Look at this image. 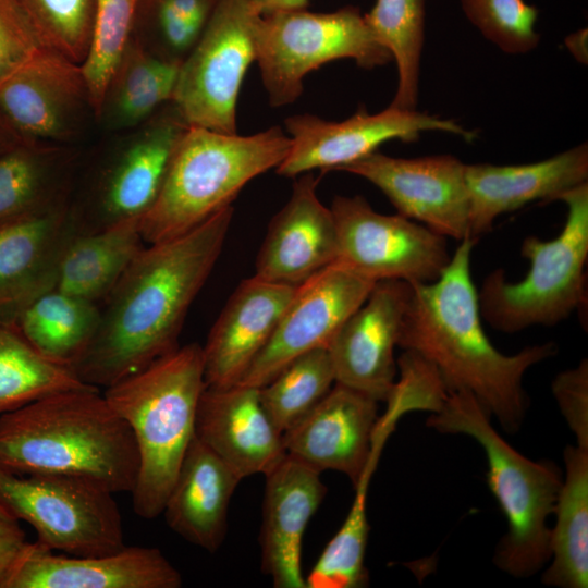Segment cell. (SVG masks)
Listing matches in <instances>:
<instances>
[{
	"instance_id": "obj_1",
	"label": "cell",
	"mask_w": 588,
	"mask_h": 588,
	"mask_svg": "<svg viewBox=\"0 0 588 588\" xmlns=\"http://www.w3.org/2000/svg\"><path fill=\"white\" fill-rule=\"evenodd\" d=\"M233 213L225 207L184 234L146 244L100 305L97 332L72 368L81 381L106 389L179 347Z\"/></svg>"
},
{
	"instance_id": "obj_2",
	"label": "cell",
	"mask_w": 588,
	"mask_h": 588,
	"mask_svg": "<svg viewBox=\"0 0 588 588\" xmlns=\"http://www.w3.org/2000/svg\"><path fill=\"white\" fill-rule=\"evenodd\" d=\"M474 244L461 241L434 281L411 284L397 346L432 366L446 391L470 392L504 430L516 432L528 406L524 376L558 347L547 342L505 355L493 346L471 277Z\"/></svg>"
},
{
	"instance_id": "obj_3",
	"label": "cell",
	"mask_w": 588,
	"mask_h": 588,
	"mask_svg": "<svg viewBox=\"0 0 588 588\" xmlns=\"http://www.w3.org/2000/svg\"><path fill=\"white\" fill-rule=\"evenodd\" d=\"M138 452L127 422L95 387L57 392L0 416V467L132 492Z\"/></svg>"
},
{
	"instance_id": "obj_4",
	"label": "cell",
	"mask_w": 588,
	"mask_h": 588,
	"mask_svg": "<svg viewBox=\"0 0 588 588\" xmlns=\"http://www.w3.org/2000/svg\"><path fill=\"white\" fill-rule=\"evenodd\" d=\"M205 388L203 348L191 343L103 392L110 406L130 426L136 442L139 463L131 493L133 510L143 518L162 514L195 437L196 412Z\"/></svg>"
},
{
	"instance_id": "obj_5",
	"label": "cell",
	"mask_w": 588,
	"mask_h": 588,
	"mask_svg": "<svg viewBox=\"0 0 588 588\" xmlns=\"http://www.w3.org/2000/svg\"><path fill=\"white\" fill-rule=\"evenodd\" d=\"M427 426L441 433L475 439L487 458V481L507 522L493 562L517 578L535 575L550 560L548 518L562 487L559 467L535 462L511 446L494 429L491 416L468 391H448Z\"/></svg>"
},
{
	"instance_id": "obj_6",
	"label": "cell",
	"mask_w": 588,
	"mask_h": 588,
	"mask_svg": "<svg viewBox=\"0 0 588 588\" xmlns=\"http://www.w3.org/2000/svg\"><path fill=\"white\" fill-rule=\"evenodd\" d=\"M290 146L280 126L246 136L188 126L155 203L139 220L145 243L184 234L232 206L247 183L282 162Z\"/></svg>"
},
{
	"instance_id": "obj_7",
	"label": "cell",
	"mask_w": 588,
	"mask_h": 588,
	"mask_svg": "<svg viewBox=\"0 0 588 588\" xmlns=\"http://www.w3.org/2000/svg\"><path fill=\"white\" fill-rule=\"evenodd\" d=\"M555 200L567 211L560 234L552 240L525 237L520 255L529 262L516 282L494 269L477 291L481 318L503 333L530 327L555 326L587 306L588 183L561 193Z\"/></svg>"
},
{
	"instance_id": "obj_8",
	"label": "cell",
	"mask_w": 588,
	"mask_h": 588,
	"mask_svg": "<svg viewBox=\"0 0 588 588\" xmlns=\"http://www.w3.org/2000/svg\"><path fill=\"white\" fill-rule=\"evenodd\" d=\"M255 45V61L272 107L294 102L306 75L328 62L352 59L372 69L392 60L354 7L329 13L299 9L259 15Z\"/></svg>"
},
{
	"instance_id": "obj_9",
	"label": "cell",
	"mask_w": 588,
	"mask_h": 588,
	"mask_svg": "<svg viewBox=\"0 0 588 588\" xmlns=\"http://www.w3.org/2000/svg\"><path fill=\"white\" fill-rule=\"evenodd\" d=\"M112 494L69 477L0 467V504L35 529L37 542L65 554L101 555L125 547Z\"/></svg>"
},
{
	"instance_id": "obj_10",
	"label": "cell",
	"mask_w": 588,
	"mask_h": 588,
	"mask_svg": "<svg viewBox=\"0 0 588 588\" xmlns=\"http://www.w3.org/2000/svg\"><path fill=\"white\" fill-rule=\"evenodd\" d=\"M259 14L249 0H220L183 60L172 103L188 126L236 134V103L256 60Z\"/></svg>"
},
{
	"instance_id": "obj_11",
	"label": "cell",
	"mask_w": 588,
	"mask_h": 588,
	"mask_svg": "<svg viewBox=\"0 0 588 588\" xmlns=\"http://www.w3.org/2000/svg\"><path fill=\"white\" fill-rule=\"evenodd\" d=\"M164 110L103 158L71 207L79 233L142 218L155 203L174 148L188 127L170 101Z\"/></svg>"
},
{
	"instance_id": "obj_12",
	"label": "cell",
	"mask_w": 588,
	"mask_h": 588,
	"mask_svg": "<svg viewBox=\"0 0 588 588\" xmlns=\"http://www.w3.org/2000/svg\"><path fill=\"white\" fill-rule=\"evenodd\" d=\"M330 209L335 262L375 282H432L451 259L446 237L399 213H380L363 196H335Z\"/></svg>"
},
{
	"instance_id": "obj_13",
	"label": "cell",
	"mask_w": 588,
	"mask_h": 588,
	"mask_svg": "<svg viewBox=\"0 0 588 588\" xmlns=\"http://www.w3.org/2000/svg\"><path fill=\"white\" fill-rule=\"evenodd\" d=\"M284 125L291 146L275 171L286 177H297L317 169L340 171L377 151L388 140L415 142L426 131L451 133L466 142L477 136L453 120L392 106L376 114L360 109L340 122L296 114L285 119Z\"/></svg>"
},
{
	"instance_id": "obj_14",
	"label": "cell",
	"mask_w": 588,
	"mask_h": 588,
	"mask_svg": "<svg viewBox=\"0 0 588 588\" xmlns=\"http://www.w3.org/2000/svg\"><path fill=\"white\" fill-rule=\"evenodd\" d=\"M89 113L82 65L45 48L0 86V120L24 143L65 146Z\"/></svg>"
},
{
	"instance_id": "obj_15",
	"label": "cell",
	"mask_w": 588,
	"mask_h": 588,
	"mask_svg": "<svg viewBox=\"0 0 588 588\" xmlns=\"http://www.w3.org/2000/svg\"><path fill=\"white\" fill-rule=\"evenodd\" d=\"M376 283L334 262L296 286L271 338L237 384L261 388L297 356L328 347Z\"/></svg>"
},
{
	"instance_id": "obj_16",
	"label": "cell",
	"mask_w": 588,
	"mask_h": 588,
	"mask_svg": "<svg viewBox=\"0 0 588 588\" xmlns=\"http://www.w3.org/2000/svg\"><path fill=\"white\" fill-rule=\"evenodd\" d=\"M465 166L451 155L405 159L375 151L340 171L377 186L399 215L461 242L469 240Z\"/></svg>"
},
{
	"instance_id": "obj_17",
	"label": "cell",
	"mask_w": 588,
	"mask_h": 588,
	"mask_svg": "<svg viewBox=\"0 0 588 588\" xmlns=\"http://www.w3.org/2000/svg\"><path fill=\"white\" fill-rule=\"evenodd\" d=\"M411 293L412 285L400 280L375 284L327 347L335 382L387 402L396 382L394 348Z\"/></svg>"
},
{
	"instance_id": "obj_18",
	"label": "cell",
	"mask_w": 588,
	"mask_h": 588,
	"mask_svg": "<svg viewBox=\"0 0 588 588\" xmlns=\"http://www.w3.org/2000/svg\"><path fill=\"white\" fill-rule=\"evenodd\" d=\"M180 572L154 547H127L101 555L57 554L26 542L0 588H180Z\"/></svg>"
},
{
	"instance_id": "obj_19",
	"label": "cell",
	"mask_w": 588,
	"mask_h": 588,
	"mask_svg": "<svg viewBox=\"0 0 588 588\" xmlns=\"http://www.w3.org/2000/svg\"><path fill=\"white\" fill-rule=\"evenodd\" d=\"M377 403L335 382L309 413L283 432L285 453L319 473L340 471L355 486L372 454Z\"/></svg>"
},
{
	"instance_id": "obj_20",
	"label": "cell",
	"mask_w": 588,
	"mask_h": 588,
	"mask_svg": "<svg viewBox=\"0 0 588 588\" xmlns=\"http://www.w3.org/2000/svg\"><path fill=\"white\" fill-rule=\"evenodd\" d=\"M71 195L0 225V322L11 324L38 295L54 289L62 255L78 234Z\"/></svg>"
},
{
	"instance_id": "obj_21",
	"label": "cell",
	"mask_w": 588,
	"mask_h": 588,
	"mask_svg": "<svg viewBox=\"0 0 588 588\" xmlns=\"http://www.w3.org/2000/svg\"><path fill=\"white\" fill-rule=\"evenodd\" d=\"M317 184L311 172L298 175L289 200L269 223L254 275L298 286L336 261L334 218L319 200Z\"/></svg>"
},
{
	"instance_id": "obj_22",
	"label": "cell",
	"mask_w": 588,
	"mask_h": 588,
	"mask_svg": "<svg viewBox=\"0 0 588 588\" xmlns=\"http://www.w3.org/2000/svg\"><path fill=\"white\" fill-rule=\"evenodd\" d=\"M319 471L285 454L266 477L259 536L261 571L275 588H306L302 548L306 526L327 487Z\"/></svg>"
},
{
	"instance_id": "obj_23",
	"label": "cell",
	"mask_w": 588,
	"mask_h": 588,
	"mask_svg": "<svg viewBox=\"0 0 588 588\" xmlns=\"http://www.w3.org/2000/svg\"><path fill=\"white\" fill-rule=\"evenodd\" d=\"M195 436L242 480L266 475L286 454L283 433L266 413L259 388L206 387L197 406Z\"/></svg>"
},
{
	"instance_id": "obj_24",
	"label": "cell",
	"mask_w": 588,
	"mask_h": 588,
	"mask_svg": "<svg viewBox=\"0 0 588 588\" xmlns=\"http://www.w3.org/2000/svg\"><path fill=\"white\" fill-rule=\"evenodd\" d=\"M295 289L256 275L237 285L201 346L206 387L223 389L240 382L271 338Z\"/></svg>"
},
{
	"instance_id": "obj_25",
	"label": "cell",
	"mask_w": 588,
	"mask_h": 588,
	"mask_svg": "<svg viewBox=\"0 0 588 588\" xmlns=\"http://www.w3.org/2000/svg\"><path fill=\"white\" fill-rule=\"evenodd\" d=\"M588 179V146L573 147L532 163L465 166L469 195V240L476 243L489 233L502 213L536 201L556 197Z\"/></svg>"
},
{
	"instance_id": "obj_26",
	"label": "cell",
	"mask_w": 588,
	"mask_h": 588,
	"mask_svg": "<svg viewBox=\"0 0 588 588\" xmlns=\"http://www.w3.org/2000/svg\"><path fill=\"white\" fill-rule=\"evenodd\" d=\"M241 481L195 436L164 503L168 526L186 541L216 552L224 540L229 504Z\"/></svg>"
},
{
	"instance_id": "obj_27",
	"label": "cell",
	"mask_w": 588,
	"mask_h": 588,
	"mask_svg": "<svg viewBox=\"0 0 588 588\" xmlns=\"http://www.w3.org/2000/svg\"><path fill=\"white\" fill-rule=\"evenodd\" d=\"M139 220L76 234L62 255L54 289L101 305L146 246Z\"/></svg>"
},
{
	"instance_id": "obj_28",
	"label": "cell",
	"mask_w": 588,
	"mask_h": 588,
	"mask_svg": "<svg viewBox=\"0 0 588 588\" xmlns=\"http://www.w3.org/2000/svg\"><path fill=\"white\" fill-rule=\"evenodd\" d=\"M74 168L66 146L21 143L0 155V225L70 196Z\"/></svg>"
},
{
	"instance_id": "obj_29",
	"label": "cell",
	"mask_w": 588,
	"mask_h": 588,
	"mask_svg": "<svg viewBox=\"0 0 588 588\" xmlns=\"http://www.w3.org/2000/svg\"><path fill=\"white\" fill-rule=\"evenodd\" d=\"M565 477L550 529V565L542 583L559 588H587L588 584V450L567 445Z\"/></svg>"
},
{
	"instance_id": "obj_30",
	"label": "cell",
	"mask_w": 588,
	"mask_h": 588,
	"mask_svg": "<svg viewBox=\"0 0 588 588\" xmlns=\"http://www.w3.org/2000/svg\"><path fill=\"white\" fill-rule=\"evenodd\" d=\"M99 320L100 305L52 289L26 304L10 326L44 356L73 368Z\"/></svg>"
},
{
	"instance_id": "obj_31",
	"label": "cell",
	"mask_w": 588,
	"mask_h": 588,
	"mask_svg": "<svg viewBox=\"0 0 588 588\" xmlns=\"http://www.w3.org/2000/svg\"><path fill=\"white\" fill-rule=\"evenodd\" d=\"M181 63L130 40L107 88L99 118L115 128L145 121L172 100Z\"/></svg>"
},
{
	"instance_id": "obj_32",
	"label": "cell",
	"mask_w": 588,
	"mask_h": 588,
	"mask_svg": "<svg viewBox=\"0 0 588 588\" xmlns=\"http://www.w3.org/2000/svg\"><path fill=\"white\" fill-rule=\"evenodd\" d=\"M89 387L71 367L47 358L14 327L0 322V416L57 392Z\"/></svg>"
},
{
	"instance_id": "obj_33",
	"label": "cell",
	"mask_w": 588,
	"mask_h": 588,
	"mask_svg": "<svg viewBox=\"0 0 588 588\" xmlns=\"http://www.w3.org/2000/svg\"><path fill=\"white\" fill-rule=\"evenodd\" d=\"M426 0H377L364 14L376 40L396 63L397 88L390 106L413 110L419 88Z\"/></svg>"
},
{
	"instance_id": "obj_34",
	"label": "cell",
	"mask_w": 588,
	"mask_h": 588,
	"mask_svg": "<svg viewBox=\"0 0 588 588\" xmlns=\"http://www.w3.org/2000/svg\"><path fill=\"white\" fill-rule=\"evenodd\" d=\"M335 383L327 347L304 353L259 388L260 402L283 433L309 413Z\"/></svg>"
},
{
	"instance_id": "obj_35",
	"label": "cell",
	"mask_w": 588,
	"mask_h": 588,
	"mask_svg": "<svg viewBox=\"0 0 588 588\" xmlns=\"http://www.w3.org/2000/svg\"><path fill=\"white\" fill-rule=\"evenodd\" d=\"M377 460H370L354 486L348 514L305 578L306 588H358L368 583L365 553L369 532L367 493Z\"/></svg>"
},
{
	"instance_id": "obj_36",
	"label": "cell",
	"mask_w": 588,
	"mask_h": 588,
	"mask_svg": "<svg viewBox=\"0 0 588 588\" xmlns=\"http://www.w3.org/2000/svg\"><path fill=\"white\" fill-rule=\"evenodd\" d=\"M139 0H95L93 37L82 64L95 118H99L113 73L131 40Z\"/></svg>"
},
{
	"instance_id": "obj_37",
	"label": "cell",
	"mask_w": 588,
	"mask_h": 588,
	"mask_svg": "<svg viewBox=\"0 0 588 588\" xmlns=\"http://www.w3.org/2000/svg\"><path fill=\"white\" fill-rule=\"evenodd\" d=\"M42 48L83 64L90 47L95 0H16Z\"/></svg>"
},
{
	"instance_id": "obj_38",
	"label": "cell",
	"mask_w": 588,
	"mask_h": 588,
	"mask_svg": "<svg viewBox=\"0 0 588 588\" xmlns=\"http://www.w3.org/2000/svg\"><path fill=\"white\" fill-rule=\"evenodd\" d=\"M461 7L479 32L502 51L522 54L537 47L540 35L535 25L536 7L524 0H460Z\"/></svg>"
},
{
	"instance_id": "obj_39",
	"label": "cell",
	"mask_w": 588,
	"mask_h": 588,
	"mask_svg": "<svg viewBox=\"0 0 588 588\" xmlns=\"http://www.w3.org/2000/svg\"><path fill=\"white\" fill-rule=\"evenodd\" d=\"M220 0H149L158 56L183 62Z\"/></svg>"
},
{
	"instance_id": "obj_40",
	"label": "cell",
	"mask_w": 588,
	"mask_h": 588,
	"mask_svg": "<svg viewBox=\"0 0 588 588\" xmlns=\"http://www.w3.org/2000/svg\"><path fill=\"white\" fill-rule=\"evenodd\" d=\"M40 48L16 0H0V86Z\"/></svg>"
},
{
	"instance_id": "obj_41",
	"label": "cell",
	"mask_w": 588,
	"mask_h": 588,
	"mask_svg": "<svg viewBox=\"0 0 588 588\" xmlns=\"http://www.w3.org/2000/svg\"><path fill=\"white\" fill-rule=\"evenodd\" d=\"M568 428L576 438V445L588 450V360L584 358L571 369L561 371L551 384Z\"/></svg>"
},
{
	"instance_id": "obj_42",
	"label": "cell",
	"mask_w": 588,
	"mask_h": 588,
	"mask_svg": "<svg viewBox=\"0 0 588 588\" xmlns=\"http://www.w3.org/2000/svg\"><path fill=\"white\" fill-rule=\"evenodd\" d=\"M26 542L20 520L0 504V583Z\"/></svg>"
},
{
	"instance_id": "obj_43",
	"label": "cell",
	"mask_w": 588,
	"mask_h": 588,
	"mask_svg": "<svg viewBox=\"0 0 588 588\" xmlns=\"http://www.w3.org/2000/svg\"><path fill=\"white\" fill-rule=\"evenodd\" d=\"M254 10L259 14H268L278 11L305 9L308 0H249Z\"/></svg>"
},
{
	"instance_id": "obj_44",
	"label": "cell",
	"mask_w": 588,
	"mask_h": 588,
	"mask_svg": "<svg viewBox=\"0 0 588 588\" xmlns=\"http://www.w3.org/2000/svg\"><path fill=\"white\" fill-rule=\"evenodd\" d=\"M587 35H588L587 28H584V29H579L571 34L564 40L566 48L574 56V58L578 62L585 63V64H587V56H588Z\"/></svg>"
},
{
	"instance_id": "obj_45",
	"label": "cell",
	"mask_w": 588,
	"mask_h": 588,
	"mask_svg": "<svg viewBox=\"0 0 588 588\" xmlns=\"http://www.w3.org/2000/svg\"><path fill=\"white\" fill-rule=\"evenodd\" d=\"M22 142L1 120H0V155L15 147Z\"/></svg>"
}]
</instances>
